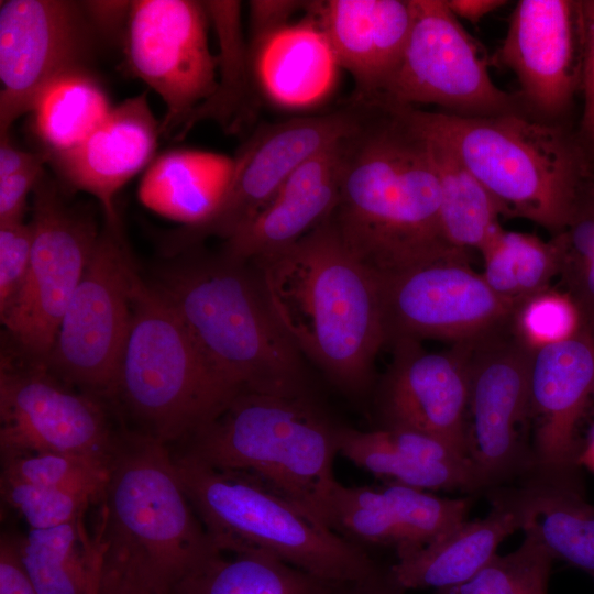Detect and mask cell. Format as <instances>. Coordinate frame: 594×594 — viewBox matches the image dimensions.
<instances>
[{
  "instance_id": "obj_1",
  "label": "cell",
  "mask_w": 594,
  "mask_h": 594,
  "mask_svg": "<svg viewBox=\"0 0 594 594\" xmlns=\"http://www.w3.org/2000/svg\"><path fill=\"white\" fill-rule=\"evenodd\" d=\"M329 218L348 251L378 276L469 257L444 235L435 162L408 107L365 102L342 141L339 198Z\"/></svg>"
},
{
  "instance_id": "obj_2",
  "label": "cell",
  "mask_w": 594,
  "mask_h": 594,
  "mask_svg": "<svg viewBox=\"0 0 594 594\" xmlns=\"http://www.w3.org/2000/svg\"><path fill=\"white\" fill-rule=\"evenodd\" d=\"M250 262L307 362L346 395H366L386 345L380 276L348 251L330 218Z\"/></svg>"
},
{
  "instance_id": "obj_3",
  "label": "cell",
  "mask_w": 594,
  "mask_h": 594,
  "mask_svg": "<svg viewBox=\"0 0 594 594\" xmlns=\"http://www.w3.org/2000/svg\"><path fill=\"white\" fill-rule=\"evenodd\" d=\"M151 284L233 395L315 394L308 362L279 322L250 261L197 245L170 256Z\"/></svg>"
},
{
  "instance_id": "obj_4",
  "label": "cell",
  "mask_w": 594,
  "mask_h": 594,
  "mask_svg": "<svg viewBox=\"0 0 594 594\" xmlns=\"http://www.w3.org/2000/svg\"><path fill=\"white\" fill-rule=\"evenodd\" d=\"M92 539L97 581L172 592L219 550L184 491L167 444L140 431L119 433Z\"/></svg>"
},
{
  "instance_id": "obj_5",
  "label": "cell",
  "mask_w": 594,
  "mask_h": 594,
  "mask_svg": "<svg viewBox=\"0 0 594 594\" xmlns=\"http://www.w3.org/2000/svg\"><path fill=\"white\" fill-rule=\"evenodd\" d=\"M417 127L450 147L503 207L552 232L574 219L592 173L584 148L557 122L526 111L465 117L409 107Z\"/></svg>"
},
{
  "instance_id": "obj_6",
  "label": "cell",
  "mask_w": 594,
  "mask_h": 594,
  "mask_svg": "<svg viewBox=\"0 0 594 594\" xmlns=\"http://www.w3.org/2000/svg\"><path fill=\"white\" fill-rule=\"evenodd\" d=\"M342 427L315 394L242 392L184 440L183 453L261 479L327 527Z\"/></svg>"
},
{
  "instance_id": "obj_7",
  "label": "cell",
  "mask_w": 594,
  "mask_h": 594,
  "mask_svg": "<svg viewBox=\"0 0 594 594\" xmlns=\"http://www.w3.org/2000/svg\"><path fill=\"white\" fill-rule=\"evenodd\" d=\"M188 501L221 552L260 551L329 583H351L381 566L360 547L315 520L261 479L178 453Z\"/></svg>"
},
{
  "instance_id": "obj_8",
  "label": "cell",
  "mask_w": 594,
  "mask_h": 594,
  "mask_svg": "<svg viewBox=\"0 0 594 594\" xmlns=\"http://www.w3.org/2000/svg\"><path fill=\"white\" fill-rule=\"evenodd\" d=\"M174 308L135 271L132 318L112 400L140 432L184 441L234 397Z\"/></svg>"
},
{
  "instance_id": "obj_9",
  "label": "cell",
  "mask_w": 594,
  "mask_h": 594,
  "mask_svg": "<svg viewBox=\"0 0 594 594\" xmlns=\"http://www.w3.org/2000/svg\"><path fill=\"white\" fill-rule=\"evenodd\" d=\"M454 344L468 369L465 446L477 492L526 479L532 465L527 430L535 350L518 334L513 317Z\"/></svg>"
},
{
  "instance_id": "obj_10",
  "label": "cell",
  "mask_w": 594,
  "mask_h": 594,
  "mask_svg": "<svg viewBox=\"0 0 594 594\" xmlns=\"http://www.w3.org/2000/svg\"><path fill=\"white\" fill-rule=\"evenodd\" d=\"M31 262L13 305L0 316L8 346L45 364L62 318L97 245L100 231L90 208L68 204L46 170L32 193Z\"/></svg>"
},
{
  "instance_id": "obj_11",
  "label": "cell",
  "mask_w": 594,
  "mask_h": 594,
  "mask_svg": "<svg viewBox=\"0 0 594 594\" xmlns=\"http://www.w3.org/2000/svg\"><path fill=\"white\" fill-rule=\"evenodd\" d=\"M136 271L121 223L105 226L45 362L80 392L111 399L132 318Z\"/></svg>"
},
{
  "instance_id": "obj_12",
  "label": "cell",
  "mask_w": 594,
  "mask_h": 594,
  "mask_svg": "<svg viewBox=\"0 0 594 594\" xmlns=\"http://www.w3.org/2000/svg\"><path fill=\"white\" fill-rule=\"evenodd\" d=\"M410 7L400 62L375 101L411 108L432 105L465 117L526 111L518 95L493 81L483 51L446 0H410Z\"/></svg>"
},
{
  "instance_id": "obj_13",
  "label": "cell",
  "mask_w": 594,
  "mask_h": 594,
  "mask_svg": "<svg viewBox=\"0 0 594 594\" xmlns=\"http://www.w3.org/2000/svg\"><path fill=\"white\" fill-rule=\"evenodd\" d=\"M365 103L351 101L334 111L293 118L257 129L233 158L229 185L204 221L166 235L164 253L174 256L211 237L229 239L258 215L302 163L359 124Z\"/></svg>"
},
{
  "instance_id": "obj_14",
  "label": "cell",
  "mask_w": 594,
  "mask_h": 594,
  "mask_svg": "<svg viewBox=\"0 0 594 594\" xmlns=\"http://www.w3.org/2000/svg\"><path fill=\"white\" fill-rule=\"evenodd\" d=\"M0 424L2 458L32 452L111 458L119 438L101 398L76 392L45 364L8 346L1 354Z\"/></svg>"
},
{
  "instance_id": "obj_15",
  "label": "cell",
  "mask_w": 594,
  "mask_h": 594,
  "mask_svg": "<svg viewBox=\"0 0 594 594\" xmlns=\"http://www.w3.org/2000/svg\"><path fill=\"white\" fill-rule=\"evenodd\" d=\"M208 22L205 1H131L125 57L132 74L165 102L162 134L180 130L217 88L218 57L209 47Z\"/></svg>"
},
{
  "instance_id": "obj_16",
  "label": "cell",
  "mask_w": 594,
  "mask_h": 594,
  "mask_svg": "<svg viewBox=\"0 0 594 594\" xmlns=\"http://www.w3.org/2000/svg\"><path fill=\"white\" fill-rule=\"evenodd\" d=\"M0 3V135H4L16 119L31 112L52 80L87 68L103 38L84 1Z\"/></svg>"
},
{
  "instance_id": "obj_17",
  "label": "cell",
  "mask_w": 594,
  "mask_h": 594,
  "mask_svg": "<svg viewBox=\"0 0 594 594\" xmlns=\"http://www.w3.org/2000/svg\"><path fill=\"white\" fill-rule=\"evenodd\" d=\"M386 344L402 338L468 341L509 320L517 306L497 296L469 258H446L380 276Z\"/></svg>"
},
{
  "instance_id": "obj_18",
  "label": "cell",
  "mask_w": 594,
  "mask_h": 594,
  "mask_svg": "<svg viewBox=\"0 0 594 594\" xmlns=\"http://www.w3.org/2000/svg\"><path fill=\"white\" fill-rule=\"evenodd\" d=\"M494 61L516 76L530 116L557 122L580 90L579 1H518Z\"/></svg>"
},
{
  "instance_id": "obj_19",
  "label": "cell",
  "mask_w": 594,
  "mask_h": 594,
  "mask_svg": "<svg viewBox=\"0 0 594 594\" xmlns=\"http://www.w3.org/2000/svg\"><path fill=\"white\" fill-rule=\"evenodd\" d=\"M594 393V339L582 323L571 338L534 351L529 378L531 472L578 484L576 429Z\"/></svg>"
},
{
  "instance_id": "obj_20",
  "label": "cell",
  "mask_w": 594,
  "mask_h": 594,
  "mask_svg": "<svg viewBox=\"0 0 594 594\" xmlns=\"http://www.w3.org/2000/svg\"><path fill=\"white\" fill-rule=\"evenodd\" d=\"M388 345L392 361L374 394L378 429L430 435L466 459L469 377L460 348L428 352L421 341L409 338Z\"/></svg>"
},
{
  "instance_id": "obj_21",
  "label": "cell",
  "mask_w": 594,
  "mask_h": 594,
  "mask_svg": "<svg viewBox=\"0 0 594 594\" xmlns=\"http://www.w3.org/2000/svg\"><path fill=\"white\" fill-rule=\"evenodd\" d=\"M161 123L142 92L112 107L105 120L78 145L48 157L70 188L94 196L105 220L119 222L117 193L152 162Z\"/></svg>"
},
{
  "instance_id": "obj_22",
  "label": "cell",
  "mask_w": 594,
  "mask_h": 594,
  "mask_svg": "<svg viewBox=\"0 0 594 594\" xmlns=\"http://www.w3.org/2000/svg\"><path fill=\"white\" fill-rule=\"evenodd\" d=\"M306 10L323 33L337 64L353 77V100H377L406 45L410 0L308 1Z\"/></svg>"
},
{
  "instance_id": "obj_23",
  "label": "cell",
  "mask_w": 594,
  "mask_h": 594,
  "mask_svg": "<svg viewBox=\"0 0 594 594\" xmlns=\"http://www.w3.org/2000/svg\"><path fill=\"white\" fill-rule=\"evenodd\" d=\"M343 138L295 169L267 206L224 240L221 251L250 261L293 244L327 219L339 198Z\"/></svg>"
},
{
  "instance_id": "obj_24",
  "label": "cell",
  "mask_w": 594,
  "mask_h": 594,
  "mask_svg": "<svg viewBox=\"0 0 594 594\" xmlns=\"http://www.w3.org/2000/svg\"><path fill=\"white\" fill-rule=\"evenodd\" d=\"M486 493L490 502L515 514L525 535L594 581V505L583 498L579 484L526 477Z\"/></svg>"
},
{
  "instance_id": "obj_25",
  "label": "cell",
  "mask_w": 594,
  "mask_h": 594,
  "mask_svg": "<svg viewBox=\"0 0 594 594\" xmlns=\"http://www.w3.org/2000/svg\"><path fill=\"white\" fill-rule=\"evenodd\" d=\"M248 47L254 84L276 103L309 106L330 90L338 64L310 14Z\"/></svg>"
},
{
  "instance_id": "obj_26",
  "label": "cell",
  "mask_w": 594,
  "mask_h": 594,
  "mask_svg": "<svg viewBox=\"0 0 594 594\" xmlns=\"http://www.w3.org/2000/svg\"><path fill=\"white\" fill-rule=\"evenodd\" d=\"M480 519L464 520L438 539L398 559L388 568L404 590H446L461 585L482 570L505 538L519 529L515 514L499 503Z\"/></svg>"
},
{
  "instance_id": "obj_27",
  "label": "cell",
  "mask_w": 594,
  "mask_h": 594,
  "mask_svg": "<svg viewBox=\"0 0 594 594\" xmlns=\"http://www.w3.org/2000/svg\"><path fill=\"white\" fill-rule=\"evenodd\" d=\"M233 160L194 151L173 150L156 157L146 169L139 198L148 209L183 226L207 219L229 185Z\"/></svg>"
},
{
  "instance_id": "obj_28",
  "label": "cell",
  "mask_w": 594,
  "mask_h": 594,
  "mask_svg": "<svg viewBox=\"0 0 594 594\" xmlns=\"http://www.w3.org/2000/svg\"><path fill=\"white\" fill-rule=\"evenodd\" d=\"M227 553L188 572L170 594H319L330 584L264 552Z\"/></svg>"
},
{
  "instance_id": "obj_29",
  "label": "cell",
  "mask_w": 594,
  "mask_h": 594,
  "mask_svg": "<svg viewBox=\"0 0 594 594\" xmlns=\"http://www.w3.org/2000/svg\"><path fill=\"white\" fill-rule=\"evenodd\" d=\"M111 109L88 68L74 69L52 80L36 97L31 109L33 131L50 157L82 142Z\"/></svg>"
},
{
  "instance_id": "obj_30",
  "label": "cell",
  "mask_w": 594,
  "mask_h": 594,
  "mask_svg": "<svg viewBox=\"0 0 594 594\" xmlns=\"http://www.w3.org/2000/svg\"><path fill=\"white\" fill-rule=\"evenodd\" d=\"M421 132L437 170L444 235L457 249L480 251L501 228L504 209L450 147Z\"/></svg>"
},
{
  "instance_id": "obj_31",
  "label": "cell",
  "mask_w": 594,
  "mask_h": 594,
  "mask_svg": "<svg viewBox=\"0 0 594 594\" xmlns=\"http://www.w3.org/2000/svg\"><path fill=\"white\" fill-rule=\"evenodd\" d=\"M21 564L38 594H95L96 560L82 520L15 537Z\"/></svg>"
},
{
  "instance_id": "obj_32",
  "label": "cell",
  "mask_w": 594,
  "mask_h": 594,
  "mask_svg": "<svg viewBox=\"0 0 594 594\" xmlns=\"http://www.w3.org/2000/svg\"><path fill=\"white\" fill-rule=\"evenodd\" d=\"M482 273L491 289L505 301L519 306L529 297L549 288L560 274L561 256L556 241L507 231L502 227L480 250Z\"/></svg>"
},
{
  "instance_id": "obj_33",
  "label": "cell",
  "mask_w": 594,
  "mask_h": 594,
  "mask_svg": "<svg viewBox=\"0 0 594 594\" xmlns=\"http://www.w3.org/2000/svg\"><path fill=\"white\" fill-rule=\"evenodd\" d=\"M339 453L373 475L425 491L461 490L476 493L469 464L429 463L414 459L389 440L383 429L361 431L343 426Z\"/></svg>"
},
{
  "instance_id": "obj_34",
  "label": "cell",
  "mask_w": 594,
  "mask_h": 594,
  "mask_svg": "<svg viewBox=\"0 0 594 594\" xmlns=\"http://www.w3.org/2000/svg\"><path fill=\"white\" fill-rule=\"evenodd\" d=\"M205 6L219 41L218 81L213 95L187 118L180 128L184 132L209 119L224 129H233L235 118L246 111L254 84L241 26V2L213 0L205 1Z\"/></svg>"
},
{
  "instance_id": "obj_35",
  "label": "cell",
  "mask_w": 594,
  "mask_h": 594,
  "mask_svg": "<svg viewBox=\"0 0 594 594\" xmlns=\"http://www.w3.org/2000/svg\"><path fill=\"white\" fill-rule=\"evenodd\" d=\"M381 498L404 541L397 558L421 549L466 520L469 498L440 497L428 491L386 483L377 486Z\"/></svg>"
},
{
  "instance_id": "obj_36",
  "label": "cell",
  "mask_w": 594,
  "mask_h": 594,
  "mask_svg": "<svg viewBox=\"0 0 594 594\" xmlns=\"http://www.w3.org/2000/svg\"><path fill=\"white\" fill-rule=\"evenodd\" d=\"M111 458L65 452L3 457L1 476L88 494L100 502L109 479Z\"/></svg>"
},
{
  "instance_id": "obj_37",
  "label": "cell",
  "mask_w": 594,
  "mask_h": 594,
  "mask_svg": "<svg viewBox=\"0 0 594 594\" xmlns=\"http://www.w3.org/2000/svg\"><path fill=\"white\" fill-rule=\"evenodd\" d=\"M553 557L534 537L504 556L496 554L465 583L435 594H548Z\"/></svg>"
},
{
  "instance_id": "obj_38",
  "label": "cell",
  "mask_w": 594,
  "mask_h": 594,
  "mask_svg": "<svg viewBox=\"0 0 594 594\" xmlns=\"http://www.w3.org/2000/svg\"><path fill=\"white\" fill-rule=\"evenodd\" d=\"M1 495L30 529H48L78 520L97 501L84 493L34 485L1 476Z\"/></svg>"
},
{
  "instance_id": "obj_39",
  "label": "cell",
  "mask_w": 594,
  "mask_h": 594,
  "mask_svg": "<svg viewBox=\"0 0 594 594\" xmlns=\"http://www.w3.org/2000/svg\"><path fill=\"white\" fill-rule=\"evenodd\" d=\"M513 323L521 339L537 350L573 337L583 321L570 295L549 287L521 302Z\"/></svg>"
},
{
  "instance_id": "obj_40",
  "label": "cell",
  "mask_w": 594,
  "mask_h": 594,
  "mask_svg": "<svg viewBox=\"0 0 594 594\" xmlns=\"http://www.w3.org/2000/svg\"><path fill=\"white\" fill-rule=\"evenodd\" d=\"M31 226L24 220L0 222V316L16 300L28 276Z\"/></svg>"
},
{
  "instance_id": "obj_41",
  "label": "cell",
  "mask_w": 594,
  "mask_h": 594,
  "mask_svg": "<svg viewBox=\"0 0 594 594\" xmlns=\"http://www.w3.org/2000/svg\"><path fill=\"white\" fill-rule=\"evenodd\" d=\"M581 23V78L583 95L581 132L594 152V0L579 1Z\"/></svg>"
},
{
  "instance_id": "obj_42",
  "label": "cell",
  "mask_w": 594,
  "mask_h": 594,
  "mask_svg": "<svg viewBox=\"0 0 594 594\" xmlns=\"http://www.w3.org/2000/svg\"><path fill=\"white\" fill-rule=\"evenodd\" d=\"M308 1L254 0L250 1L249 46L263 43L266 38L290 24V18Z\"/></svg>"
},
{
  "instance_id": "obj_43",
  "label": "cell",
  "mask_w": 594,
  "mask_h": 594,
  "mask_svg": "<svg viewBox=\"0 0 594 594\" xmlns=\"http://www.w3.org/2000/svg\"><path fill=\"white\" fill-rule=\"evenodd\" d=\"M45 162L0 179V222L23 220L26 200L45 172Z\"/></svg>"
},
{
  "instance_id": "obj_44",
  "label": "cell",
  "mask_w": 594,
  "mask_h": 594,
  "mask_svg": "<svg viewBox=\"0 0 594 594\" xmlns=\"http://www.w3.org/2000/svg\"><path fill=\"white\" fill-rule=\"evenodd\" d=\"M0 594H38L21 564L15 537L8 535L0 542Z\"/></svg>"
},
{
  "instance_id": "obj_45",
  "label": "cell",
  "mask_w": 594,
  "mask_h": 594,
  "mask_svg": "<svg viewBox=\"0 0 594 594\" xmlns=\"http://www.w3.org/2000/svg\"><path fill=\"white\" fill-rule=\"evenodd\" d=\"M566 293L575 302L583 323L594 336V260L562 273Z\"/></svg>"
},
{
  "instance_id": "obj_46",
  "label": "cell",
  "mask_w": 594,
  "mask_h": 594,
  "mask_svg": "<svg viewBox=\"0 0 594 594\" xmlns=\"http://www.w3.org/2000/svg\"><path fill=\"white\" fill-rule=\"evenodd\" d=\"M89 16L103 40L122 35L124 40L131 1L89 0L84 1Z\"/></svg>"
},
{
  "instance_id": "obj_47",
  "label": "cell",
  "mask_w": 594,
  "mask_h": 594,
  "mask_svg": "<svg viewBox=\"0 0 594 594\" xmlns=\"http://www.w3.org/2000/svg\"><path fill=\"white\" fill-rule=\"evenodd\" d=\"M0 179L24 170L35 164L48 163V155L43 152H30L20 148L8 134L0 135Z\"/></svg>"
},
{
  "instance_id": "obj_48",
  "label": "cell",
  "mask_w": 594,
  "mask_h": 594,
  "mask_svg": "<svg viewBox=\"0 0 594 594\" xmlns=\"http://www.w3.org/2000/svg\"><path fill=\"white\" fill-rule=\"evenodd\" d=\"M337 594H406L392 578L388 569L382 566L361 581L339 584Z\"/></svg>"
},
{
  "instance_id": "obj_49",
  "label": "cell",
  "mask_w": 594,
  "mask_h": 594,
  "mask_svg": "<svg viewBox=\"0 0 594 594\" xmlns=\"http://www.w3.org/2000/svg\"><path fill=\"white\" fill-rule=\"evenodd\" d=\"M450 11L460 20L476 24L490 13L505 6L503 0H446Z\"/></svg>"
},
{
  "instance_id": "obj_50",
  "label": "cell",
  "mask_w": 594,
  "mask_h": 594,
  "mask_svg": "<svg viewBox=\"0 0 594 594\" xmlns=\"http://www.w3.org/2000/svg\"><path fill=\"white\" fill-rule=\"evenodd\" d=\"M95 594H170L153 586L127 582L97 583Z\"/></svg>"
},
{
  "instance_id": "obj_51",
  "label": "cell",
  "mask_w": 594,
  "mask_h": 594,
  "mask_svg": "<svg viewBox=\"0 0 594 594\" xmlns=\"http://www.w3.org/2000/svg\"><path fill=\"white\" fill-rule=\"evenodd\" d=\"M586 463L594 470V427L588 438L586 448L581 451L579 463Z\"/></svg>"
},
{
  "instance_id": "obj_52",
  "label": "cell",
  "mask_w": 594,
  "mask_h": 594,
  "mask_svg": "<svg viewBox=\"0 0 594 594\" xmlns=\"http://www.w3.org/2000/svg\"><path fill=\"white\" fill-rule=\"evenodd\" d=\"M338 585L337 583H330L319 594H337Z\"/></svg>"
},
{
  "instance_id": "obj_53",
  "label": "cell",
  "mask_w": 594,
  "mask_h": 594,
  "mask_svg": "<svg viewBox=\"0 0 594 594\" xmlns=\"http://www.w3.org/2000/svg\"><path fill=\"white\" fill-rule=\"evenodd\" d=\"M593 339H594V336H593ZM592 399L594 400V393H593V397H592Z\"/></svg>"
}]
</instances>
